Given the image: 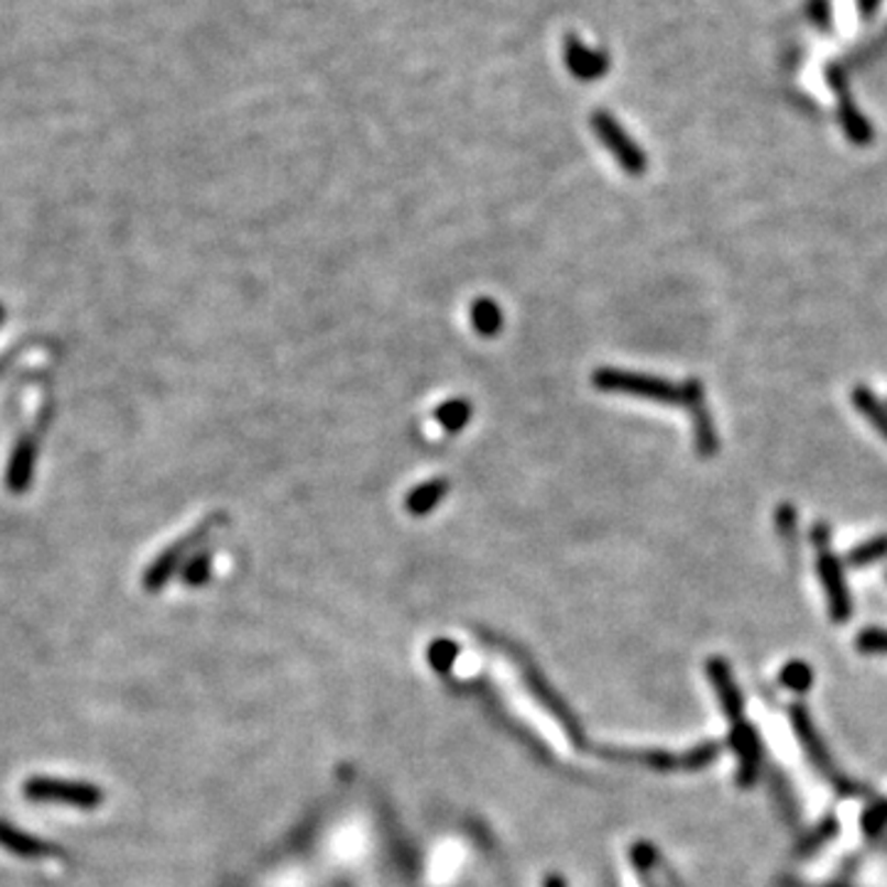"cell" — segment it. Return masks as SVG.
<instances>
[{
  "label": "cell",
  "mask_w": 887,
  "mask_h": 887,
  "mask_svg": "<svg viewBox=\"0 0 887 887\" xmlns=\"http://www.w3.org/2000/svg\"><path fill=\"white\" fill-rule=\"evenodd\" d=\"M491 678L496 680L499 693L503 696L505 705H508L513 713L555 752V755L572 757V740L567 735L562 720L550 713L545 700L535 693V690H530L518 668L505 661V658H499V661L491 666Z\"/></svg>",
  "instance_id": "cell-1"
},
{
  "label": "cell",
  "mask_w": 887,
  "mask_h": 887,
  "mask_svg": "<svg viewBox=\"0 0 887 887\" xmlns=\"http://www.w3.org/2000/svg\"><path fill=\"white\" fill-rule=\"evenodd\" d=\"M592 385L602 392H618V395L661 402V405H686L683 385H676L670 383V380L656 375L628 373V370L616 368H600L592 375Z\"/></svg>",
  "instance_id": "cell-2"
},
{
  "label": "cell",
  "mask_w": 887,
  "mask_h": 887,
  "mask_svg": "<svg viewBox=\"0 0 887 887\" xmlns=\"http://www.w3.org/2000/svg\"><path fill=\"white\" fill-rule=\"evenodd\" d=\"M222 523H225V513H212L200 525H195V528L185 535V538L168 545V548L149 565L146 574H143V587H146L149 592L163 590V587L171 582V577L178 572V567L183 562H188L190 557L198 552L200 545L208 540V535Z\"/></svg>",
  "instance_id": "cell-3"
},
{
  "label": "cell",
  "mask_w": 887,
  "mask_h": 887,
  "mask_svg": "<svg viewBox=\"0 0 887 887\" xmlns=\"http://www.w3.org/2000/svg\"><path fill=\"white\" fill-rule=\"evenodd\" d=\"M23 793L30 801H50V803H67L81 811H95L105 803V791L91 781L77 779H59V777H30L23 784Z\"/></svg>",
  "instance_id": "cell-4"
},
{
  "label": "cell",
  "mask_w": 887,
  "mask_h": 887,
  "mask_svg": "<svg viewBox=\"0 0 887 887\" xmlns=\"http://www.w3.org/2000/svg\"><path fill=\"white\" fill-rule=\"evenodd\" d=\"M592 129L600 141L604 143V149L612 153L618 166L632 175H642L646 171V156L644 151L636 146V143L628 139V133L618 127V121L610 113L596 111L592 117Z\"/></svg>",
  "instance_id": "cell-5"
},
{
  "label": "cell",
  "mask_w": 887,
  "mask_h": 887,
  "mask_svg": "<svg viewBox=\"0 0 887 887\" xmlns=\"http://www.w3.org/2000/svg\"><path fill=\"white\" fill-rule=\"evenodd\" d=\"M831 545V543H829ZM829 545H819V580L823 584V590H826V600H829V610H831V618L833 622H848L851 612H853V604H851V594H848V584H845V577L841 570V562L835 560V555L831 552Z\"/></svg>",
  "instance_id": "cell-6"
},
{
  "label": "cell",
  "mask_w": 887,
  "mask_h": 887,
  "mask_svg": "<svg viewBox=\"0 0 887 887\" xmlns=\"http://www.w3.org/2000/svg\"><path fill=\"white\" fill-rule=\"evenodd\" d=\"M683 392H686V407L690 412V417H693V427H696V449L703 459L715 457L718 435H715L713 417H710V412L705 407L703 383H700L698 377H690L688 383H683Z\"/></svg>",
  "instance_id": "cell-7"
},
{
  "label": "cell",
  "mask_w": 887,
  "mask_h": 887,
  "mask_svg": "<svg viewBox=\"0 0 887 887\" xmlns=\"http://www.w3.org/2000/svg\"><path fill=\"white\" fill-rule=\"evenodd\" d=\"M35 461H37V439L33 435H23L15 441L6 473V486L18 493V496L20 493H25L30 483H33Z\"/></svg>",
  "instance_id": "cell-8"
},
{
  "label": "cell",
  "mask_w": 887,
  "mask_h": 887,
  "mask_svg": "<svg viewBox=\"0 0 887 887\" xmlns=\"http://www.w3.org/2000/svg\"><path fill=\"white\" fill-rule=\"evenodd\" d=\"M0 848H6L8 853L18 855V858H28V861L59 855L57 845L37 839V835L18 829V826H13V823L3 821V819H0Z\"/></svg>",
  "instance_id": "cell-9"
},
{
  "label": "cell",
  "mask_w": 887,
  "mask_h": 887,
  "mask_svg": "<svg viewBox=\"0 0 887 887\" xmlns=\"http://www.w3.org/2000/svg\"><path fill=\"white\" fill-rule=\"evenodd\" d=\"M708 676H710V680H713V686L718 690L722 713H725L727 720L735 722V725H740L742 696H740L735 678H732V674H730L727 664L722 661V658H713V661H708Z\"/></svg>",
  "instance_id": "cell-10"
},
{
  "label": "cell",
  "mask_w": 887,
  "mask_h": 887,
  "mask_svg": "<svg viewBox=\"0 0 887 887\" xmlns=\"http://www.w3.org/2000/svg\"><path fill=\"white\" fill-rule=\"evenodd\" d=\"M791 720H793V727H797L801 745L807 747V755L813 759V765H817L823 775H833V762L829 757V749L823 747V742L819 737L817 727H813L811 718L807 715V710L797 705L791 710Z\"/></svg>",
  "instance_id": "cell-11"
},
{
  "label": "cell",
  "mask_w": 887,
  "mask_h": 887,
  "mask_svg": "<svg viewBox=\"0 0 887 887\" xmlns=\"http://www.w3.org/2000/svg\"><path fill=\"white\" fill-rule=\"evenodd\" d=\"M565 62H567V69H570L572 75L582 81H592L596 77H602L606 72V59L577 43V37H567Z\"/></svg>",
  "instance_id": "cell-12"
},
{
  "label": "cell",
  "mask_w": 887,
  "mask_h": 887,
  "mask_svg": "<svg viewBox=\"0 0 887 887\" xmlns=\"http://www.w3.org/2000/svg\"><path fill=\"white\" fill-rule=\"evenodd\" d=\"M449 493V481L447 479H429L425 483H419L417 489H412L405 499V508L409 515H417V518H425L437 505L447 499Z\"/></svg>",
  "instance_id": "cell-13"
},
{
  "label": "cell",
  "mask_w": 887,
  "mask_h": 887,
  "mask_svg": "<svg viewBox=\"0 0 887 887\" xmlns=\"http://www.w3.org/2000/svg\"><path fill=\"white\" fill-rule=\"evenodd\" d=\"M732 747H735L740 757V781L749 784L757 777V765H759V742L757 735L752 732V727L737 725L732 732Z\"/></svg>",
  "instance_id": "cell-14"
},
{
  "label": "cell",
  "mask_w": 887,
  "mask_h": 887,
  "mask_svg": "<svg viewBox=\"0 0 887 887\" xmlns=\"http://www.w3.org/2000/svg\"><path fill=\"white\" fill-rule=\"evenodd\" d=\"M471 326L477 328V333L483 338H493L501 333L503 328V314L501 306L491 298H479V302L471 304Z\"/></svg>",
  "instance_id": "cell-15"
},
{
  "label": "cell",
  "mask_w": 887,
  "mask_h": 887,
  "mask_svg": "<svg viewBox=\"0 0 887 887\" xmlns=\"http://www.w3.org/2000/svg\"><path fill=\"white\" fill-rule=\"evenodd\" d=\"M435 417L443 431H449V435H459V431L469 425L471 405L467 399H449L437 407Z\"/></svg>",
  "instance_id": "cell-16"
},
{
  "label": "cell",
  "mask_w": 887,
  "mask_h": 887,
  "mask_svg": "<svg viewBox=\"0 0 887 887\" xmlns=\"http://www.w3.org/2000/svg\"><path fill=\"white\" fill-rule=\"evenodd\" d=\"M853 402H855V407H858L861 415L868 419L870 425L887 439V409L880 405L878 397H875L868 387H855Z\"/></svg>",
  "instance_id": "cell-17"
},
{
  "label": "cell",
  "mask_w": 887,
  "mask_h": 887,
  "mask_svg": "<svg viewBox=\"0 0 887 887\" xmlns=\"http://www.w3.org/2000/svg\"><path fill=\"white\" fill-rule=\"evenodd\" d=\"M887 557V535H878V538H873L868 543L858 545V548L851 550L848 555V565L851 567H865V565H873Z\"/></svg>",
  "instance_id": "cell-18"
},
{
  "label": "cell",
  "mask_w": 887,
  "mask_h": 887,
  "mask_svg": "<svg viewBox=\"0 0 887 887\" xmlns=\"http://www.w3.org/2000/svg\"><path fill=\"white\" fill-rule=\"evenodd\" d=\"M210 570H212V557L202 550L195 552L183 567V582L190 587H200L210 580Z\"/></svg>",
  "instance_id": "cell-19"
},
{
  "label": "cell",
  "mask_w": 887,
  "mask_h": 887,
  "mask_svg": "<svg viewBox=\"0 0 887 887\" xmlns=\"http://www.w3.org/2000/svg\"><path fill=\"white\" fill-rule=\"evenodd\" d=\"M858 648L863 654H887V632H883V628H865L858 636Z\"/></svg>",
  "instance_id": "cell-20"
},
{
  "label": "cell",
  "mask_w": 887,
  "mask_h": 887,
  "mask_svg": "<svg viewBox=\"0 0 887 887\" xmlns=\"http://www.w3.org/2000/svg\"><path fill=\"white\" fill-rule=\"evenodd\" d=\"M781 680L793 690H807L811 686V668H807L803 664H789L784 668Z\"/></svg>",
  "instance_id": "cell-21"
},
{
  "label": "cell",
  "mask_w": 887,
  "mask_h": 887,
  "mask_svg": "<svg viewBox=\"0 0 887 887\" xmlns=\"http://www.w3.org/2000/svg\"><path fill=\"white\" fill-rule=\"evenodd\" d=\"M777 528L784 540L793 543V535H797V511H793V505H781L777 513Z\"/></svg>",
  "instance_id": "cell-22"
},
{
  "label": "cell",
  "mask_w": 887,
  "mask_h": 887,
  "mask_svg": "<svg viewBox=\"0 0 887 887\" xmlns=\"http://www.w3.org/2000/svg\"><path fill=\"white\" fill-rule=\"evenodd\" d=\"M3 318H6V308L0 306V324H3Z\"/></svg>",
  "instance_id": "cell-23"
},
{
  "label": "cell",
  "mask_w": 887,
  "mask_h": 887,
  "mask_svg": "<svg viewBox=\"0 0 887 887\" xmlns=\"http://www.w3.org/2000/svg\"><path fill=\"white\" fill-rule=\"evenodd\" d=\"M548 887H560V885H557V883H550V885H548Z\"/></svg>",
  "instance_id": "cell-24"
}]
</instances>
